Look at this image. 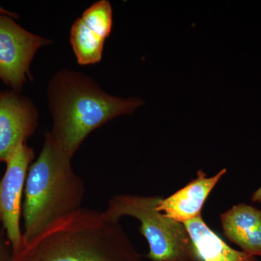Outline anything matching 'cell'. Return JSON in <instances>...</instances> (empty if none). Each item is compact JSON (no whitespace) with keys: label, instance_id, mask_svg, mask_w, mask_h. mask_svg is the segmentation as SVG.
Wrapping results in <instances>:
<instances>
[{"label":"cell","instance_id":"cell-10","mask_svg":"<svg viewBox=\"0 0 261 261\" xmlns=\"http://www.w3.org/2000/svg\"><path fill=\"white\" fill-rule=\"evenodd\" d=\"M224 236L236 244L242 251L252 256H261V210L240 203L220 216Z\"/></svg>","mask_w":261,"mask_h":261},{"label":"cell","instance_id":"cell-1","mask_svg":"<svg viewBox=\"0 0 261 261\" xmlns=\"http://www.w3.org/2000/svg\"><path fill=\"white\" fill-rule=\"evenodd\" d=\"M119 221L82 207L23 242L10 261H145Z\"/></svg>","mask_w":261,"mask_h":261},{"label":"cell","instance_id":"cell-4","mask_svg":"<svg viewBox=\"0 0 261 261\" xmlns=\"http://www.w3.org/2000/svg\"><path fill=\"white\" fill-rule=\"evenodd\" d=\"M162 198L115 195L105 211L115 219L130 216L140 221V232L149 244L147 257L150 261H198L185 225L158 211Z\"/></svg>","mask_w":261,"mask_h":261},{"label":"cell","instance_id":"cell-14","mask_svg":"<svg viewBox=\"0 0 261 261\" xmlns=\"http://www.w3.org/2000/svg\"><path fill=\"white\" fill-rule=\"evenodd\" d=\"M0 13H3V14L8 15V16L11 17V18H18V15L15 14V13H11V12L8 11V10H5L4 8H2L1 6H0Z\"/></svg>","mask_w":261,"mask_h":261},{"label":"cell","instance_id":"cell-13","mask_svg":"<svg viewBox=\"0 0 261 261\" xmlns=\"http://www.w3.org/2000/svg\"><path fill=\"white\" fill-rule=\"evenodd\" d=\"M251 200L253 202H261V187L254 192Z\"/></svg>","mask_w":261,"mask_h":261},{"label":"cell","instance_id":"cell-12","mask_svg":"<svg viewBox=\"0 0 261 261\" xmlns=\"http://www.w3.org/2000/svg\"><path fill=\"white\" fill-rule=\"evenodd\" d=\"M12 256V247L9 242H6L0 231V261H10Z\"/></svg>","mask_w":261,"mask_h":261},{"label":"cell","instance_id":"cell-2","mask_svg":"<svg viewBox=\"0 0 261 261\" xmlns=\"http://www.w3.org/2000/svg\"><path fill=\"white\" fill-rule=\"evenodd\" d=\"M53 126L49 133L73 157L89 134L116 117L132 114L144 105L138 97L106 93L95 81L73 70H60L47 88Z\"/></svg>","mask_w":261,"mask_h":261},{"label":"cell","instance_id":"cell-7","mask_svg":"<svg viewBox=\"0 0 261 261\" xmlns=\"http://www.w3.org/2000/svg\"><path fill=\"white\" fill-rule=\"evenodd\" d=\"M112 25L113 10L107 0L94 3L75 20L70 29V42L79 64H95L101 61Z\"/></svg>","mask_w":261,"mask_h":261},{"label":"cell","instance_id":"cell-9","mask_svg":"<svg viewBox=\"0 0 261 261\" xmlns=\"http://www.w3.org/2000/svg\"><path fill=\"white\" fill-rule=\"evenodd\" d=\"M226 173V169L207 177L206 173L199 171L197 177L174 194L162 198L158 211L178 222L185 223L202 216V209L218 182Z\"/></svg>","mask_w":261,"mask_h":261},{"label":"cell","instance_id":"cell-11","mask_svg":"<svg viewBox=\"0 0 261 261\" xmlns=\"http://www.w3.org/2000/svg\"><path fill=\"white\" fill-rule=\"evenodd\" d=\"M198 261H259L243 251L234 250L207 226L202 216L183 223Z\"/></svg>","mask_w":261,"mask_h":261},{"label":"cell","instance_id":"cell-8","mask_svg":"<svg viewBox=\"0 0 261 261\" xmlns=\"http://www.w3.org/2000/svg\"><path fill=\"white\" fill-rule=\"evenodd\" d=\"M37 110L28 97L14 90L0 93V162H6L35 132Z\"/></svg>","mask_w":261,"mask_h":261},{"label":"cell","instance_id":"cell-6","mask_svg":"<svg viewBox=\"0 0 261 261\" xmlns=\"http://www.w3.org/2000/svg\"><path fill=\"white\" fill-rule=\"evenodd\" d=\"M34 150L27 143L19 146L6 161V170L0 179V223L11 245L16 251L23 244L20 230L22 197Z\"/></svg>","mask_w":261,"mask_h":261},{"label":"cell","instance_id":"cell-5","mask_svg":"<svg viewBox=\"0 0 261 261\" xmlns=\"http://www.w3.org/2000/svg\"><path fill=\"white\" fill-rule=\"evenodd\" d=\"M49 43V39L28 32L11 17L0 13V79L20 92L30 75L36 53Z\"/></svg>","mask_w":261,"mask_h":261},{"label":"cell","instance_id":"cell-3","mask_svg":"<svg viewBox=\"0 0 261 261\" xmlns=\"http://www.w3.org/2000/svg\"><path fill=\"white\" fill-rule=\"evenodd\" d=\"M71 159L47 132L42 151L31 164L25 180L23 242L82 208L85 187L72 168Z\"/></svg>","mask_w":261,"mask_h":261}]
</instances>
